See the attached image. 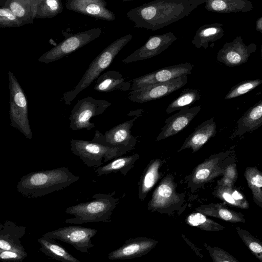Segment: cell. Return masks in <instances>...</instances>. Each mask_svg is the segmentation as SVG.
Returning <instances> with one entry per match:
<instances>
[{
	"instance_id": "1",
	"label": "cell",
	"mask_w": 262,
	"mask_h": 262,
	"mask_svg": "<svg viewBox=\"0 0 262 262\" xmlns=\"http://www.w3.org/2000/svg\"><path fill=\"white\" fill-rule=\"evenodd\" d=\"M203 0H154L133 8L127 17L134 27L155 31L188 16Z\"/></svg>"
},
{
	"instance_id": "2",
	"label": "cell",
	"mask_w": 262,
	"mask_h": 262,
	"mask_svg": "<svg viewBox=\"0 0 262 262\" xmlns=\"http://www.w3.org/2000/svg\"><path fill=\"white\" fill-rule=\"evenodd\" d=\"M79 178L64 167L31 172L20 178L16 190L28 198L43 196L67 188Z\"/></svg>"
},
{
	"instance_id": "3",
	"label": "cell",
	"mask_w": 262,
	"mask_h": 262,
	"mask_svg": "<svg viewBox=\"0 0 262 262\" xmlns=\"http://www.w3.org/2000/svg\"><path fill=\"white\" fill-rule=\"evenodd\" d=\"M111 194L97 193L93 195V200L67 207L66 213L74 217L66 220L68 224L81 225L93 222H108L118 199Z\"/></svg>"
},
{
	"instance_id": "4",
	"label": "cell",
	"mask_w": 262,
	"mask_h": 262,
	"mask_svg": "<svg viewBox=\"0 0 262 262\" xmlns=\"http://www.w3.org/2000/svg\"><path fill=\"white\" fill-rule=\"evenodd\" d=\"M133 38L132 34H127L113 41L105 48L91 62L81 80L74 89L63 94L66 104L70 105L76 96L87 88L112 63L119 52Z\"/></svg>"
},
{
	"instance_id": "5",
	"label": "cell",
	"mask_w": 262,
	"mask_h": 262,
	"mask_svg": "<svg viewBox=\"0 0 262 262\" xmlns=\"http://www.w3.org/2000/svg\"><path fill=\"white\" fill-rule=\"evenodd\" d=\"M174 176L167 174L160 181L147 204L151 212H157L169 215L180 210L185 202L186 193H178Z\"/></svg>"
},
{
	"instance_id": "6",
	"label": "cell",
	"mask_w": 262,
	"mask_h": 262,
	"mask_svg": "<svg viewBox=\"0 0 262 262\" xmlns=\"http://www.w3.org/2000/svg\"><path fill=\"white\" fill-rule=\"evenodd\" d=\"M8 75L11 125L20 132L26 138L31 139L33 133L29 120L28 103L25 92L14 74L10 71Z\"/></svg>"
},
{
	"instance_id": "7",
	"label": "cell",
	"mask_w": 262,
	"mask_h": 262,
	"mask_svg": "<svg viewBox=\"0 0 262 262\" xmlns=\"http://www.w3.org/2000/svg\"><path fill=\"white\" fill-rule=\"evenodd\" d=\"M71 150L89 167L98 168L104 162L122 156L128 152L116 147L106 146L92 141L71 139Z\"/></svg>"
},
{
	"instance_id": "8",
	"label": "cell",
	"mask_w": 262,
	"mask_h": 262,
	"mask_svg": "<svg viewBox=\"0 0 262 262\" xmlns=\"http://www.w3.org/2000/svg\"><path fill=\"white\" fill-rule=\"evenodd\" d=\"M111 105L105 100H98L91 96L79 100L73 107L69 117L70 128L73 130L85 129L90 130L95 125L92 118L102 114Z\"/></svg>"
},
{
	"instance_id": "9",
	"label": "cell",
	"mask_w": 262,
	"mask_h": 262,
	"mask_svg": "<svg viewBox=\"0 0 262 262\" xmlns=\"http://www.w3.org/2000/svg\"><path fill=\"white\" fill-rule=\"evenodd\" d=\"M101 34V29L95 28L66 37L43 53L39 58L38 61L49 63L58 60L98 38Z\"/></svg>"
},
{
	"instance_id": "10",
	"label": "cell",
	"mask_w": 262,
	"mask_h": 262,
	"mask_svg": "<svg viewBox=\"0 0 262 262\" xmlns=\"http://www.w3.org/2000/svg\"><path fill=\"white\" fill-rule=\"evenodd\" d=\"M223 153L211 155L194 168L192 172L185 177L187 188L193 193L208 182L223 175L225 169L221 165Z\"/></svg>"
},
{
	"instance_id": "11",
	"label": "cell",
	"mask_w": 262,
	"mask_h": 262,
	"mask_svg": "<svg viewBox=\"0 0 262 262\" xmlns=\"http://www.w3.org/2000/svg\"><path fill=\"white\" fill-rule=\"evenodd\" d=\"M97 232L95 229L80 226H70L56 229L42 235L67 243L82 253L94 247L91 239Z\"/></svg>"
},
{
	"instance_id": "12",
	"label": "cell",
	"mask_w": 262,
	"mask_h": 262,
	"mask_svg": "<svg viewBox=\"0 0 262 262\" xmlns=\"http://www.w3.org/2000/svg\"><path fill=\"white\" fill-rule=\"evenodd\" d=\"M137 117L119 124L102 134L96 130L92 141L106 146L123 148L127 151L134 149L137 142L136 137L131 135V128Z\"/></svg>"
},
{
	"instance_id": "13",
	"label": "cell",
	"mask_w": 262,
	"mask_h": 262,
	"mask_svg": "<svg viewBox=\"0 0 262 262\" xmlns=\"http://www.w3.org/2000/svg\"><path fill=\"white\" fill-rule=\"evenodd\" d=\"M187 75L165 82L155 83L131 91L128 93V99L133 102L144 103L164 97L182 88L187 83Z\"/></svg>"
},
{
	"instance_id": "14",
	"label": "cell",
	"mask_w": 262,
	"mask_h": 262,
	"mask_svg": "<svg viewBox=\"0 0 262 262\" xmlns=\"http://www.w3.org/2000/svg\"><path fill=\"white\" fill-rule=\"evenodd\" d=\"M257 46L254 43H244L241 36L231 42L225 43L217 53V61L229 67L238 66L246 63L254 53Z\"/></svg>"
},
{
	"instance_id": "15",
	"label": "cell",
	"mask_w": 262,
	"mask_h": 262,
	"mask_svg": "<svg viewBox=\"0 0 262 262\" xmlns=\"http://www.w3.org/2000/svg\"><path fill=\"white\" fill-rule=\"evenodd\" d=\"M193 65L186 62L168 66L132 80L129 90L135 91L148 85L165 82L181 76L190 74Z\"/></svg>"
},
{
	"instance_id": "16",
	"label": "cell",
	"mask_w": 262,
	"mask_h": 262,
	"mask_svg": "<svg viewBox=\"0 0 262 262\" xmlns=\"http://www.w3.org/2000/svg\"><path fill=\"white\" fill-rule=\"evenodd\" d=\"M178 38L172 32L150 36L145 43L122 60L129 63L149 59L166 50Z\"/></svg>"
},
{
	"instance_id": "17",
	"label": "cell",
	"mask_w": 262,
	"mask_h": 262,
	"mask_svg": "<svg viewBox=\"0 0 262 262\" xmlns=\"http://www.w3.org/2000/svg\"><path fill=\"white\" fill-rule=\"evenodd\" d=\"M158 242L146 237L131 238L120 248L108 254L111 260H122L137 258L147 254L155 247Z\"/></svg>"
},
{
	"instance_id": "18",
	"label": "cell",
	"mask_w": 262,
	"mask_h": 262,
	"mask_svg": "<svg viewBox=\"0 0 262 262\" xmlns=\"http://www.w3.org/2000/svg\"><path fill=\"white\" fill-rule=\"evenodd\" d=\"M105 0H66L68 10L103 20L113 21L115 14L106 8Z\"/></svg>"
},
{
	"instance_id": "19",
	"label": "cell",
	"mask_w": 262,
	"mask_h": 262,
	"mask_svg": "<svg viewBox=\"0 0 262 262\" xmlns=\"http://www.w3.org/2000/svg\"><path fill=\"white\" fill-rule=\"evenodd\" d=\"M200 110V105L193 107H187L167 118L156 141H161L179 133L190 123Z\"/></svg>"
},
{
	"instance_id": "20",
	"label": "cell",
	"mask_w": 262,
	"mask_h": 262,
	"mask_svg": "<svg viewBox=\"0 0 262 262\" xmlns=\"http://www.w3.org/2000/svg\"><path fill=\"white\" fill-rule=\"evenodd\" d=\"M26 227L11 221L0 224V249L28 255L21 244L20 238L25 234Z\"/></svg>"
},
{
	"instance_id": "21",
	"label": "cell",
	"mask_w": 262,
	"mask_h": 262,
	"mask_svg": "<svg viewBox=\"0 0 262 262\" xmlns=\"http://www.w3.org/2000/svg\"><path fill=\"white\" fill-rule=\"evenodd\" d=\"M216 133V125L214 118L206 120L198 126L194 131L186 139L178 152L191 148L192 152L200 149Z\"/></svg>"
},
{
	"instance_id": "22",
	"label": "cell",
	"mask_w": 262,
	"mask_h": 262,
	"mask_svg": "<svg viewBox=\"0 0 262 262\" xmlns=\"http://www.w3.org/2000/svg\"><path fill=\"white\" fill-rule=\"evenodd\" d=\"M164 163L161 159L151 160L145 168L138 182V197L143 201L148 192L162 177L160 169Z\"/></svg>"
},
{
	"instance_id": "23",
	"label": "cell",
	"mask_w": 262,
	"mask_h": 262,
	"mask_svg": "<svg viewBox=\"0 0 262 262\" xmlns=\"http://www.w3.org/2000/svg\"><path fill=\"white\" fill-rule=\"evenodd\" d=\"M262 125V100L250 107L237 120L233 137L253 132Z\"/></svg>"
},
{
	"instance_id": "24",
	"label": "cell",
	"mask_w": 262,
	"mask_h": 262,
	"mask_svg": "<svg viewBox=\"0 0 262 262\" xmlns=\"http://www.w3.org/2000/svg\"><path fill=\"white\" fill-rule=\"evenodd\" d=\"M94 90L99 92H110L117 90H129L130 81H126L118 71H108L96 79Z\"/></svg>"
},
{
	"instance_id": "25",
	"label": "cell",
	"mask_w": 262,
	"mask_h": 262,
	"mask_svg": "<svg viewBox=\"0 0 262 262\" xmlns=\"http://www.w3.org/2000/svg\"><path fill=\"white\" fill-rule=\"evenodd\" d=\"M205 9L210 12L220 13L247 12L254 6L249 0H203Z\"/></svg>"
},
{
	"instance_id": "26",
	"label": "cell",
	"mask_w": 262,
	"mask_h": 262,
	"mask_svg": "<svg viewBox=\"0 0 262 262\" xmlns=\"http://www.w3.org/2000/svg\"><path fill=\"white\" fill-rule=\"evenodd\" d=\"M224 35L223 25L213 23L204 25L196 31L191 41L196 48L206 49L210 42H213L222 38Z\"/></svg>"
},
{
	"instance_id": "27",
	"label": "cell",
	"mask_w": 262,
	"mask_h": 262,
	"mask_svg": "<svg viewBox=\"0 0 262 262\" xmlns=\"http://www.w3.org/2000/svg\"><path fill=\"white\" fill-rule=\"evenodd\" d=\"M37 241L40 244L39 250L46 256L62 262H81L53 238L42 235Z\"/></svg>"
},
{
	"instance_id": "28",
	"label": "cell",
	"mask_w": 262,
	"mask_h": 262,
	"mask_svg": "<svg viewBox=\"0 0 262 262\" xmlns=\"http://www.w3.org/2000/svg\"><path fill=\"white\" fill-rule=\"evenodd\" d=\"M195 211L200 212L207 216L216 217L227 222H245L242 214L229 210L222 204L210 203L201 205L195 208Z\"/></svg>"
},
{
	"instance_id": "29",
	"label": "cell",
	"mask_w": 262,
	"mask_h": 262,
	"mask_svg": "<svg viewBox=\"0 0 262 262\" xmlns=\"http://www.w3.org/2000/svg\"><path fill=\"white\" fill-rule=\"evenodd\" d=\"M139 158V155L138 154L131 156H120L97 168L95 172L97 176L117 172H120L123 176H126L127 172L133 168L136 161Z\"/></svg>"
},
{
	"instance_id": "30",
	"label": "cell",
	"mask_w": 262,
	"mask_h": 262,
	"mask_svg": "<svg viewBox=\"0 0 262 262\" xmlns=\"http://www.w3.org/2000/svg\"><path fill=\"white\" fill-rule=\"evenodd\" d=\"M213 194L232 206L244 209L249 207V204L243 194L233 187L217 184Z\"/></svg>"
},
{
	"instance_id": "31",
	"label": "cell",
	"mask_w": 262,
	"mask_h": 262,
	"mask_svg": "<svg viewBox=\"0 0 262 262\" xmlns=\"http://www.w3.org/2000/svg\"><path fill=\"white\" fill-rule=\"evenodd\" d=\"M2 7L9 8L24 25L33 23L35 18L30 4L27 0H7Z\"/></svg>"
},
{
	"instance_id": "32",
	"label": "cell",
	"mask_w": 262,
	"mask_h": 262,
	"mask_svg": "<svg viewBox=\"0 0 262 262\" xmlns=\"http://www.w3.org/2000/svg\"><path fill=\"white\" fill-rule=\"evenodd\" d=\"M185 222L190 226L207 231H220L225 228L222 225L207 217L205 214L196 211L186 217Z\"/></svg>"
},
{
	"instance_id": "33",
	"label": "cell",
	"mask_w": 262,
	"mask_h": 262,
	"mask_svg": "<svg viewBox=\"0 0 262 262\" xmlns=\"http://www.w3.org/2000/svg\"><path fill=\"white\" fill-rule=\"evenodd\" d=\"M200 98L201 95L198 90L192 89H185L182 91L178 98L168 105L166 112L170 114L183 108L189 107Z\"/></svg>"
},
{
	"instance_id": "34",
	"label": "cell",
	"mask_w": 262,
	"mask_h": 262,
	"mask_svg": "<svg viewBox=\"0 0 262 262\" xmlns=\"http://www.w3.org/2000/svg\"><path fill=\"white\" fill-rule=\"evenodd\" d=\"M244 176L254 201L257 204H262V172L256 167H247Z\"/></svg>"
},
{
	"instance_id": "35",
	"label": "cell",
	"mask_w": 262,
	"mask_h": 262,
	"mask_svg": "<svg viewBox=\"0 0 262 262\" xmlns=\"http://www.w3.org/2000/svg\"><path fill=\"white\" fill-rule=\"evenodd\" d=\"M63 9L62 0H43L38 7L35 18H53Z\"/></svg>"
},
{
	"instance_id": "36",
	"label": "cell",
	"mask_w": 262,
	"mask_h": 262,
	"mask_svg": "<svg viewBox=\"0 0 262 262\" xmlns=\"http://www.w3.org/2000/svg\"><path fill=\"white\" fill-rule=\"evenodd\" d=\"M262 84V80L257 79L241 82L234 86L227 93L224 99L229 100L243 95Z\"/></svg>"
},
{
	"instance_id": "37",
	"label": "cell",
	"mask_w": 262,
	"mask_h": 262,
	"mask_svg": "<svg viewBox=\"0 0 262 262\" xmlns=\"http://www.w3.org/2000/svg\"><path fill=\"white\" fill-rule=\"evenodd\" d=\"M236 231L249 250L260 261H262V243L244 229L237 227Z\"/></svg>"
},
{
	"instance_id": "38",
	"label": "cell",
	"mask_w": 262,
	"mask_h": 262,
	"mask_svg": "<svg viewBox=\"0 0 262 262\" xmlns=\"http://www.w3.org/2000/svg\"><path fill=\"white\" fill-rule=\"evenodd\" d=\"M24 26L21 20L8 8L0 7V27L13 28Z\"/></svg>"
},
{
	"instance_id": "39",
	"label": "cell",
	"mask_w": 262,
	"mask_h": 262,
	"mask_svg": "<svg viewBox=\"0 0 262 262\" xmlns=\"http://www.w3.org/2000/svg\"><path fill=\"white\" fill-rule=\"evenodd\" d=\"M204 247L214 262H237L238 260L224 250L216 247H211L205 243Z\"/></svg>"
},
{
	"instance_id": "40",
	"label": "cell",
	"mask_w": 262,
	"mask_h": 262,
	"mask_svg": "<svg viewBox=\"0 0 262 262\" xmlns=\"http://www.w3.org/2000/svg\"><path fill=\"white\" fill-rule=\"evenodd\" d=\"M237 178L235 164H231L225 169L223 177L217 182V184L233 187Z\"/></svg>"
},
{
	"instance_id": "41",
	"label": "cell",
	"mask_w": 262,
	"mask_h": 262,
	"mask_svg": "<svg viewBox=\"0 0 262 262\" xmlns=\"http://www.w3.org/2000/svg\"><path fill=\"white\" fill-rule=\"evenodd\" d=\"M28 255L0 249V259L3 261L21 262Z\"/></svg>"
},
{
	"instance_id": "42",
	"label": "cell",
	"mask_w": 262,
	"mask_h": 262,
	"mask_svg": "<svg viewBox=\"0 0 262 262\" xmlns=\"http://www.w3.org/2000/svg\"><path fill=\"white\" fill-rule=\"evenodd\" d=\"M30 3L34 17L35 18L36 12L38 6L42 2L43 0H27Z\"/></svg>"
},
{
	"instance_id": "43",
	"label": "cell",
	"mask_w": 262,
	"mask_h": 262,
	"mask_svg": "<svg viewBox=\"0 0 262 262\" xmlns=\"http://www.w3.org/2000/svg\"><path fill=\"white\" fill-rule=\"evenodd\" d=\"M255 24L256 30L262 34V16L256 20Z\"/></svg>"
},
{
	"instance_id": "44",
	"label": "cell",
	"mask_w": 262,
	"mask_h": 262,
	"mask_svg": "<svg viewBox=\"0 0 262 262\" xmlns=\"http://www.w3.org/2000/svg\"><path fill=\"white\" fill-rule=\"evenodd\" d=\"M7 1V0H0V6H1V7L3 6Z\"/></svg>"
},
{
	"instance_id": "45",
	"label": "cell",
	"mask_w": 262,
	"mask_h": 262,
	"mask_svg": "<svg viewBox=\"0 0 262 262\" xmlns=\"http://www.w3.org/2000/svg\"><path fill=\"white\" fill-rule=\"evenodd\" d=\"M261 59H262V44L261 45Z\"/></svg>"
},
{
	"instance_id": "46",
	"label": "cell",
	"mask_w": 262,
	"mask_h": 262,
	"mask_svg": "<svg viewBox=\"0 0 262 262\" xmlns=\"http://www.w3.org/2000/svg\"><path fill=\"white\" fill-rule=\"evenodd\" d=\"M123 2H127V1H134V0H122Z\"/></svg>"
},
{
	"instance_id": "47",
	"label": "cell",
	"mask_w": 262,
	"mask_h": 262,
	"mask_svg": "<svg viewBox=\"0 0 262 262\" xmlns=\"http://www.w3.org/2000/svg\"><path fill=\"white\" fill-rule=\"evenodd\" d=\"M62 1H65V0H62Z\"/></svg>"
}]
</instances>
